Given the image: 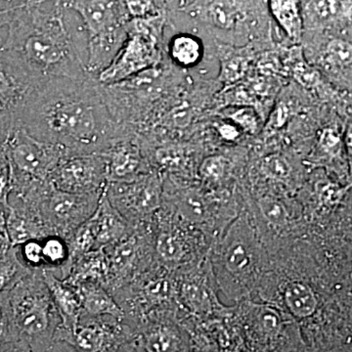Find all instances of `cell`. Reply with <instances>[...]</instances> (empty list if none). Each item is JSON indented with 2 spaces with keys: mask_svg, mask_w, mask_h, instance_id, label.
<instances>
[{
  "mask_svg": "<svg viewBox=\"0 0 352 352\" xmlns=\"http://www.w3.org/2000/svg\"><path fill=\"white\" fill-rule=\"evenodd\" d=\"M284 300L291 314L298 318H307L317 309L316 295L314 289L302 282H291L284 289Z\"/></svg>",
  "mask_w": 352,
  "mask_h": 352,
  "instance_id": "7402d4cb",
  "label": "cell"
},
{
  "mask_svg": "<svg viewBox=\"0 0 352 352\" xmlns=\"http://www.w3.org/2000/svg\"><path fill=\"white\" fill-rule=\"evenodd\" d=\"M163 180L153 170L129 182H108L105 196L131 226H144L163 205Z\"/></svg>",
  "mask_w": 352,
  "mask_h": 352,
  "instance_id": "ba28073f",
  "label": "cell"
},
{
  "mask_svg": "<svg viewBox=\"0 0 352 352\" xmlns=\"http://www.w3.org/2000/svg\"><path fill=\"white\" fill-rule=\"evenodd\" d=\"M249 63V60L244 55L237 54V53L227 55L221 60L220 80L227 87L239 82L247 73Z\"/></svg>",
  "mask_w": 352,
  "mask_h": 352,
  "instance_id": "83f0119b",
  "label": "cell"
},
{
  "mask_svg": "<svg viewBox=\"0 0 352 352\" xmlns=\"http://www.w3.org/2000/svg\"><path fill=\"white\" fill-rule=\"evenodd\" d=\"M325 60L331 66L339 69H351V45L342 39H335L328 44Z\"/></svg>",
  "mask_w": 352,
  "mask_h": 352,
  "instance_id": "4dcf8cb0",
  "label": "cell"
},
{
  "mask_svg": "<svg viewBox=\"0 0 352 352\" xmlns=\"http://www.w3.org/2000/svg\"><path fill=\"white\" fill-rule=\"evenodd\" d=\"M129 17L146 19L160 15L155 0H122Z\"/></svg>",
  "mask_w": 352,
  "mask_h": 352,
  "instance_id": "d590c367",
  "label": "cell"
},
{
  "mask_svg": "<svg viewBox=\"0 0 352 352\" xmlns=\"http://www.w3.org/2000/svg\"><path fill=\"white\" fill-rule=\"evenodd\" d=\"M96 237V219L94 214L65 238L69 248L71 266L73 261L78 256L95 250Z\"/></svg>",
  "mask_w": 352,
  "mask_h": 352,
  "instance_id": "d4e9b609",
  "label": "cell"
},
{
  "mask_svg": "<svg viewBox=\"0 0 352 352\" xmlns=\"http://www.w3.org/2000/svg\"><path fill=\"white\" fill-rule=\"evenodd\" d=\"M9 205H4V204L0 203V229L6 227V217L7 208Z\"/></svg>",
  "mask_w": 352,
  "mask_h": 352,
  "instance_id": "f6af8a7d",
  "label": "cell"
},
{
  "mask_svg": "<svg viewBox=\"0 0 352 352\" xmlns=\"http://www.w3.org/2000/svg\"><path fill=\"white\" fill-rule=\"evenodd\" d=\"M136 336L138 331L124 319L82 315L75 332L62 342L76 352H118L122 344Z\"/></svg>",
  "mask_w": 352,
  "mask_h": 352,
  "instance_id": "30bf717a",
  "label": "cell"
},
{
  "mask_svg": "<svg viewBox=\"0 0 352 352\" xmlns=\"http://www.w3.org/2000/svg\"><path fill=\"white\" fill-rule=\"evenodd\" d=\"M314 10L321 20L332 19L338 12L337 0H314Z\"/></svg>",
  "mask_w": 352,
  "mask_h": 352,
  "instance_id": "74e56055",
  "label": "cell"
},
{
  "mask_svg": "<svg viewBox=\"0 0 352 352\" xmlns=\"http://www.w3.org/2000/svg\"><path fill=\"white\" fill-rule=\"evenodd\" d=\"M6 25L0 56L32 87L50 78L89 75L85 69L87 41L72 31L60 0H55L50 9L30 0L11 12Z\"/></svg>",
  "mask_w": 352,
  "mask_h": 352,
  "instance_id": "7a4b0ae2",
  "label": "cell"
},
{
  "mask_svg": "<svg viewBox=\"0 0 352 352\" xmlns=\"http://www.w3.org/2000/svg\"><path fill=\"white\" fill-rule=\"evenodd\" d=\"M32 87L0 56V144L20 129L21 117Z\"/></svg>",
  "mask_w": 352,
  "mask_h": 352,
  "instance_id": "4fadbf2b",
  "label": "cell"
},
{
  "mask_svg": "<svg viewBox=\"0 0 352 352\" xmlns=\"http://www.w3.org/2000/svg\"><path fill=\"white\" fill-rule=\"evenodd\" d=\"M6 230L12 247H18L27 241L41 240L50 236L34 210L14 201H9Z\"/></svg>",
  "mask_w": 352,
  "mask_h": 352,
  "instance_id": "2e32d148",
  "label": "cell"
},
{
  "mask_svg": "<svg viewBox=\"0 0 352 352\" xmlns=\"http://www.w3.org/2000/svg\"><path fill=\"white\" fill-rule=\"evenodd\" d=\"M109 276L108 261L103 249H96L78 256L72 263L67 283L78 285L91 282L107 289Z\"/></svg>",
  "mask_w": 352,
  "mask_h": 352,
  "instance_id": "ffe728a7",
  "label": "cell"
},
{
  "mask_svg": "<svg viewBox=\"0 0 352 352\" xmlns=\"http://www.w3.org/2000/svg\"><path fill=\"white\" fill-rule=\"evenodd\" d=\"M72 286L75 287L80 296L82 315L94 317L112 316L117 319H124V311L105 287L91 282Z\"/></svg>",
  "mask_w": 352,
  "mask_h": 352,
  "instance_id": "d6986e66",
  "label": "cell"
},
{
  "mask_svg": "<svg viewBox=\"0 0 352 352\" xmlns=\"http://www.w3.org/2000/svg\"><path fill=\"white\" fill-rule=\"evenodd\" d=\"M220 138L226 141H235L240 136V129L233 122H221L217 126Z\"/></svg>",
  "mask_w": 352,
  "mask_h": 352,
  "instance_id": "f35d334b",
  "label": "cell"
},
{
  "mask_svg": "<svg viewBox=\"0 0 352 352\" xmlns=\"http://www.w3.org/2000/svg\"><path fill=\"white\" fill-rule=\"evenodd\" d=\"M0 352H34V351L27 342L19 339L0 346Z\"/></svg>",
  "mask_w": 352,
  "mask_h": 352,
  "instance_id": "b9f144b4",
  "label": "cell"
},
{
  "mask_svg": "<svg viewBox=\"0 0 352 352\" xmlns=\"http://www.w3.org/2000/svg\"><path fill=\"white\" fill-rule=\"evenodd\" d=\"M289 116V111L287 106H285L284 104H280V105L277 106V108L275 109L274 112H273L272 116H271V119L270 120V126L271 127H275V129H279L282 126H284L285 122H286L287 118Z\"/></svg>",
  "mask_w": 352,
  "mask_h": 352,
  "instance_id": "ab89813d",
  "label": "cell"
},
{
  "mask_svg": "<svg viewBox=\"0 0 352 352\" xmlns=\"http://www.w3.org/2000/svg\"><path fill=\"white\" fill-rule=\"evenodd\" d=\"M340 138L332 129H326L320 138V143L328 151H333L340 144Z\"/></svg>",
  "mask_w": 352,
  "mask_h": 352,
  "instance_id": "60d3db41",
  "label": "cell"
},
{
  "mask_svg": "<svg viewBox=\"0 0 352 352\" xmlns=\"http://www.w3.org/2000/svg\"><path fill=\"white\" fill-rule=\"evenodd\" d=\"M12 248L8 235H7L6 227L0 229V258L6 254V252Z\"/></svg>",
  "mask_w": 352,
  "mask_h": 352,
  "instance_id": "7bdbcfd3",
  "label": "cell"
},
{
  "mask_svg": "<svg viewBox=\"0 0 352 352\" xmlns=\"http://www.w3.org/2000/svg\"><path fill=\"white\" fill-rule=\"evenodd\" d=\"M271 12L292 39L300 38L302 23L298 0H270Z\"/></svg>",
  "mask_w": 352,
  "mask_h": 352,
  "instance_id": "cb8c5ba5",
  "label": "cell"
},
{
  "mask_svg": "<svg viewBox=\"0 0 352 352\" xmlns=\"http://www.w3.org/2000/svg\"><path fill=\"white\" fill-rule=\"evenodd\" d=\"M7 22H8V14L0 13V29L6 27Z\"/></svg>",
  "mask_w": 352,
  "mask_h": 352,
  "instance_id": "bcb514c9",
  "label": "cell"
},
{
  "mask_svg": "<svg viewBox=\"0 0 352 352\" xmlns=\"http://www.w3.org/2000/svg\"><path fill=\"white\" fill-rule=\"evenodd\" d=\"M20 129L56 146L65 157L102 154L126 127L113 119L100 83L83 78H55L34 85L27 95Z\"/></svg>",
  "mask_w": 352,
  "mask_h": 352,
  "instance_id": "6da1fadb",
  "label": "cell"
},
{
  "mask_svg": "<svg viewBox=\"0 0 352 352\" xmlns=\"http://www.w3.org/2000/svg\"><path fill=\"white\" fill-rule=\"evenodd\" d=\"M228 162L222 156H210L201 162L200 175L208 182H217L222 179L226 173Z\"/></svg>",
  "mask_w": 352,
  "mask_h": 352,
  "instance_id": "836d02e7",
  "label": "cell"
},
{
  "mask_svg": "<svg viewBox=\"0 0 352 352\" xmlns=\"http://www.w3.org/2000/svg\"><path fill=\"white\" fill-rule=\"evenodd\" d=\"M168 53L173 63L182 68H189L200 61L203 47L196 36L180 34L170 39Z\"/></svg>",
  "mask_w": 352,
  "mask_h": 352,
  "instance_id": "603a6c76",
  "label": "cell"
},
{
  "mask_svg": "<svg viewBox=\"0 0 352 352\" xmlns=\"http://www.w3.org/2000/svg\"><path fill=\"white\" fill-rule=\"evenodd\" d=\"M9 289L0 293V346L19 340V333L9 305Z\"/></svg>",
  "mask_w": 352,
  "mask_h": 352,
  "instance_id": "f1b7e54d",
  "label": "cell"
},
{
  "mask_svg": "<svg viewBox=\"0 0 352 352\" xmlns=\"http://www.w3.org/2000/svg\"><path fill=\"white\" fill-rule=\"evenodd\" d=\"M41 275L61 319V325L55 333L54 342H62L67 336L75 332L82 317L80 296L75 287L59 279L50 271L41 270Z\"/></svg>",
  "mask_w": 352,
  "mask_h": 352,
  "instance_id": "5bb4252c",
  "label": "cell"
},
{
  "mask_svg": "<svg viewBox=\"0 0 352 352\" xmlns=\"http://www.w3.org/2000/svg\"><path fill=\"white\" fill-rule=\"evenodd\" d=\"M36 3H44V2L55 1V0H34Z\"/></svg>",
  "mask_w": 352,
  "mask_h": 352,
  "instance_id": "c3c4849f",
  "label": "cell"
},
{
  "mask_svg": "<svg viewBox=\"0 0 352 352\" xmlns=\"http://www.w3.org/2000/svg\"><path fill=\"white\" fill-rule=\"evenodd\" d=\"M44 352H76L73 346H69L67 342H54Z\"/></svg>",
  "mask_w": 352,
  "mask_h": 352,
  "instance_id": "ee69618b",
  "label": "cell"
},
{
  "mask_svg": "<svg viewBox=\"0 0 352 352\" xmlns=\"http://www.w3.org/2000/svg\"><path fill=\"white\" fill-rule=\"evenodd\" d=\"M259 208L263 217L275 226L285 224L288 220L286 208L283 204L272 198H263L259 201Z\"/></svg>",
  "mask_w": 352,
  "mask_h": 352,
  "instance_id": "e575fe53",
  "label": "cell"
},
{
  "mask_svg": "<svg viewBox=\"0 0 352 352\" xmlns=\"http://www.w3.org/2000/svg\"><path fill=\"white\" fill-rule=\"evenodd\" d=\"M153 315L138 328V337L145 352H184L185 340L170 314Z\"/></svg>",
  "mask_w": 352,
  "mask_h": 352,
  "instance_id": "9a60e30c",
  "label": "cell"
},
{
  "mask_svg": "<svg viewBox=\"0 0 352 352\" xmlns=\"http://www.w3.org/2000/svg\"><path fill=\"white\" fill-rule=\"evenodd\" d=\"M207 16L215 27L230 30L239 23L242 11L237 0H212L208 6Z\"/></svg>",
  "mask_w": 352,
  "mask_h": 352,
  "instance_id": "484cf974",
  "label": "cell"
},
{
  "mask_svg": "<svg viewBox=\"0 0 352 352\" xmlns=\"http://www.w3.org/2000/svg\"><path fill=\"white\" fill-rule=\"evenodd\" d=\"M346 142L347 147H349V152L351 153V126H349V131H347Z\"/></svg>",
  "mask_w": 352,
  "mask_h": 352,
  "instance_id": "7dc6e473",
  "label": "cell"
},
{
  "mask_svg": "<svg viewBox=\"0 0 352 352\" xmlns=\"http://www.w3.org/2000/svg\"><path fill=\"white\" fill-rule=\"evenodd\" d=\"M164 19L161 15L127 23L126 41L113 61L96 76L101 85H113L162 63Z\"/></svg>",
  "mask_w": 352,
  "mask_h": 352,
  "instance_id": "8992f818",
  "label": "cell"
},
{
  "mask_svg": "<svg viewBox=\"0 0 352 352\" xmlns=\"http://www.w3.org/2000/svg\"><path fill=\"white\" fill-rule=\"evenodd\" d=\"M55 188L73 194H102L107 185V168L102 154L62 157L50 176Z\"/></svg>",
  "mask_w": 352,
  "mask_h": 352,
  "instance_id": "8fae6325",
  "label": "cell"
},
{
  "mask_svg": "<svg viewBox=\"0 0 352 352\" xmlns=\"http://www.w3.org/2000/svg\"><path fill=\"white\" fill-rule=\"evenodd\" d=\"M80 18L87 38L85 69L96 78L113 61L127 36L122 0H60Z\"/></svg>",
  "mask_w": 352,
  "mask_h": 352,
  "instance_id": "3957f363",
  "label": "cell"
},
{
  "mask_svg": "<svg viewBox=\"0 0 352 352\" xmlns=\"http://www.w3.org/2000/svg\"><path fill=\"white\" fill-rule=\"evenodd\" d=\"M18 254L22 263L32 271L43 270L44 261L41 240H30L18 245Z\"/></svg>",
  "mask_w": 352,
  "mask_h": 352,
  "instance_id": "1f68e13d",
  "label": "cell"
},
{
  "mask_svg": "<svg viewBox=\"0 0 352 352\" xmlns=\"http://www.w3.org/2000/svg\"><path fill=\"white\" fill-rule=\"evenodd\" d=\"M11 170V193L19 196L32 185L50 180V176L64 153L56 147L32 138L23 129L13 132L4 143Z\"/></svg>",
  "mask_w": 352,
  "mask_h": 352,
  "instance_id": "52a82bcc",
  "label": "cell"
},
{
  "mask_svg": "<svg viewBox=\"0 0 352 352\" xmlns=\"http://www.w3.org/2000/svg\"><path fill=\"white\" fill-rule=\"evenodd\" d=\"M32 271L22 263L17 247H12L0 258V293L10 289Z\"/></svg>",
  "mask_w": 352,
  "mask_h": 352,
  "instance_id": "4316f807",
  "label": "cell"
},
{
  "mask_svg": "<svg viewBox=\"0 0 352 352\" xmlns=\"http://www.w3.org/2000/svg\"><path fill=\"white\" fill-rule=\"evenodd\" d=\"M140 346H141V344H140ZM139 352H145L144 351H143L142 346H141L140 351H139Z\"/></svg>",
  "mask_w": 352,
  "mask_h": 352,
  "instance_id": "681fc988",
  "label": "cell"
},
{
  "mask_svg": "<svg viewBox=\"0 0 352 352\" xmlns=\"http://www.w3.org/2000/svg\"><path fill=\"white\" fill-rule=\"evenodd\" d=\"M103 250L107 256L110 293L129 284L156 263L149 223L134 227L126 237Z\"/></svg>",
  "mask_w": 352,
  "mask_h": 352,
  "instance_id": "9c48e42d",
  "label": "cell"
},
{
  "mask_svg": "<svg viewBox=\"0 0 352 352\" xmlns=\"http://www.w3.org/2000/svg\"><path fill=\"white\" fill-rule=\"evenodd\" d=\"M102 155L105 157L108 182H129L154 170L135 131L131 129L116 138Z\"/></svg>",
  "mask_w": 352,
  "mask_h": 352,
  "instance_id": "7c38bea8",
  "label": "cell"
},
{
  "mask_svg": "<svg viewBox=\"0 0 352 352\" xmlns=\"http://www.w3.org/2000/svg\"><path fill=\"white\" fill-rule=\"evenodd\" d=\"M11 193V170L4 144H0V203L9 205Z\"/></svg>",
  "mask_w": 352,
  "mask_h": 352,
  "instance_id": "8d00e7d4",
  "label": "cell"
},
{
  "mask_svg": "<svg viewBox=\"0 0 352 352\" xmlns=\"http://www.w3.org/2000/svg\"><path fill=\"white\" fill-rule=\"evenodd\" d=\"M227 118L235 126L239 127L240 131L254 134L258 131L259 120L258 113L254 107L250 106H238L231 107L226 112Z\"/></svg>",
  "mask_w": 352,
  "mask_h": 352,
  "instance_id": "f546056e",
  "label": "cell"
},
{
  "mask_svg": "<svg viewBox=\"0 0 352 352\" xmlns=\"http://www.w3.org/2000/svg\"><path fill=\"white\" fill-rule=\"evenodd\" d=\"M261 170L272 179L283 180L291 175V166L281 155H270L263 160Z\"/></svg>",
  "mask_w": 352,
  "mask_h": 352,
  "instance_id": "d6a6232c",
  "label": "cell"
},
{
  "mask_svg": "<svg viewBox=\"0 0 352 352\" xmlns=\"http://www.w3.org/2000/svg\"><path fill=\"white\" fill-rule=\"evenodd\" d=\"M9 305L21 340L34 352H44L54 342L61 319L41 270L32 271L9 289Z\"/></svg>",
  "mask_w": 352,
  "mask_h": 352,
  "instance_id": "277c9868",
  "label": "cell"
},
{
  "mask_svg": "<svg viewBox=\"0 0 352 352\" xmlns=\"http://www.w3.org/2000/svg\"><path fill=\"white\" fill-rule=\"evenodd\" d=\"M94 215L97 229L95 250L116 244L133 230L134 227L111 205L105 192Z\"/></svg>",
  "mask_w": 352,
  "mask_h": 352,
  "instance_id": "ac0fdd59",
  "label": "cell"
},
{
  "mask_svg": "<svg viewBox=\"0 0 352 352\" xmlns=\"http://www.w3.org/2000/svg\"><path fill=\"white\" fill-rule=\"evenodd\" d=\"M103 194L68 193L55 188L46 180L36 183L9 201H18L34 210L50 236L66 238L94 214Z\"/></svg>",
  "mask_w": 352,
  "mask_h": 352,
  "instance_id": "5b68a950",
  "label": "cell"
},
{
  "mask_svg": "<svg viewBox=\"0 0 352 352\" xmlns=\"http://www.w3.org/2000/svg\"><path fill=\"white\" fill-rule=\"evenodd\" d=\"M44 261L43 270L52 272L59 279L68 277L71 270V258L65 238L52 235L41 239Z\"/></svg>",
  "mask_w": 352,
  "mask_h": 352,
  "instance_id": "44dd1931",
  "label": "cell"
},
{
  "mask_svg": "<svg viewBox=\"0 0 352 352\" xmlns=\"http://www.w3.org/2000/svg\"><path fill=\"white\" fill-rule=\"evenodd\" d=\"M251 238L236 226L227 236L222 247V261L228 272L238 278L251 276L256 265V254Z\"/></svg>",
  "mask_w": 352,
  "mask_h": 352,
  "instance_id": "e0dca14e",
  "label": "cell"
}]
</instances>
